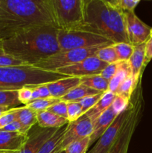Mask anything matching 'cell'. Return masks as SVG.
I'll use <instances>...</instances> for the list:
<instances>
[{
	"label": "cell",
	"mask_w": 152,
	"mask_h": 153,
	"mask_svg": "<svg viewBox=\"0 0 152 153\" xmlns=\"http://www.w3.org/2000/svg\"><path fill=\"white\" fill-rule=\"evenodd\" d=\"M80 84L101 93H105L109 90V82L100 75L81 77Z\"/></svg>",
	"instance_id": "obj_24"
},
{
	"label": "cell",
	"mask_w": 152,
	"mask_h": 153,
	"mask_svg": "<svg viewBox=\"0 0 152 153\" xmlns=\"http://www.w3.org/2000/svg\"><path fill=\"white\" fill-rule=\"evenodd\" d=\"M116 116L117 114L115 113L113 108L110 106L92 123L93 130L92 134L89 137V146L101 137L104 131L111 125Z\"/></svg>",
	"instance_id": "obj_16"
},
{
	"label": "cell",
	"mask_w": 152,
	"mask_h": 153,
	"mask_svg": "<svg viewBox=\"0 0 152 153\" xmlns=\"http://www.w3.org/2000/svg\"><path fill=\"white\" fill-rule=\"evenodd\" d=\"M104 93H100V94H95V95L89 96L85 98L82 99L81 100L78 102L82 107L83 114L86 113L89 110H90L97 102L100 100V99L102 97Z\"/></svg>",
	"instance_id": "obj_34"
},
{
	"label": "cell",
	"mask_w": 152,
	"mask_h": 153,
	"mask_svg": "<svg viewBox=\"0 0 152 153\" xmlns=\"http://www.w3.org/2000/svg\"><path fill=\"white\" fill-rule=\"evenodd\" d=\"M141 91H134L130 100L128 114L119 133L116 142L108 153H128L131 137L134 134L142 110Z\"/></svg>",
	"instance_id": "obj_7"
},
{
	"label": "cell",
	"mask_w": 152,
	"mask_h": 153,
	"mask_svg": "<svg viewBox=\"0 0 152 153\" xmlns=\"http://www.w3.org/2000/svg\"><path fill=\"white\" fill-rule=\"evenodd\" d=\"M61 100L59 99L55 98H48V99H40V100H36L31 101L26 105V107L32 109L33 111L37 112L46 111L51 106L54 105L56 103L59 102Z\"/></svg>",
	"instance_id": "obj_27"
},
{
	"label": "cell",
	"mask_w": 152,
	"mask_h": 153,
	"mask_svg": "<svg viewBox=\"0 0 152 153\" xmlns=\"http://www.w3.org/2000/svg\"><path fill=\"white\" fill-rule=\"evenodd\" d=\"M1 41H0V67H18V66L27 65L22 61H19L4 52L1 47Z\"/></svg>",
	"instance_id": "obj_32"
},
{
	"label": "cell",
	"mask_w": 152,
	"mask_h": 153,
	"mask_svg": "<svg viewBox=\"0 0 152 153\" xmlns=\"http://www.w3.org/2000/svg\"><path fill=\"white\" fill-rule=\"evenodd\" d=\"M58 30L82 29L84 25V0H52Z\"/></svg>",
	"instance_id": "obj_5"
},
{
	"label": "cell",
	"mask_w": 152,
	"mask_h": 153,
	"mask_svg": "<svg viewBox=\"0 0 152 153\" xmlns=\"http://www.w3.org/2000/svg\"><path fill=\"white\" fill-rule=\"evenodd\" d=\"M92 130L93 126L92 121L85 114L75 122L69 123L68 128L60 142L55 153L63 151L69 144L75 140L89 137L92 134Z\"/></svg>",
	"instance_id": "obj_9"
},
{
	"label": "cell",
	"mask_w": 152,
	"mask_h": 153,
	"mask_svg": "<svg viewBox=\"0 0 152 153\" xmlns=\"http://www.w3.org/2000/svg\"><path fill=\"white\" fill-rule=\"evenodd\" d=\"M83 115L82 107L79 102H67V120L69 123L75 122Z\"/></svg>",
	"instance_id": "obj_31"
},
{
	"label": "cell",
	"mask_w": 152,
	"mask_h": 153,
	"mask_svg": "<svg viewBox=\"0 0 152 153\" xmlns=\"http://www.w3.org/2000/svg\"><path fill=\"white\" fill-rule=\"evenodd\" d=\"M10 109L11 108H7V107H4V106H0V116H1L2 114H4V112L10 110Z\"/></svg>",
	"instance_id": "obj_43"
},
{
	"label": "cell",
	"mask_w": 152,
	"mask_h": 153,
	"mask_svg": "<svg viewBox=\"0 0 152 153\" xmlns=\"http://www.w3.org/2000/svg\"><path fill=\"white\" fill-rule=\"evenodd\" d=\"M37 112L25 105L19 107L16 120L19 121L28 131H30L31 128L37 123Z\"/></svg>",
	"instance_id": "obj_22"
},
{
	"label": "cell",
	"mask_w": 152,
	"mask_h": 153,
	"mask_svg": "<svg viewBox=\"0 0 152 153\" xmlns=\"http://www.w3.org/2000/svg\"><path fill=\"white\" fill-rule=\"evenodd\" d=\"M28 137V133L10 132L0 130V152H18L24 146Z\"/></svg>",
	"instance_id": "obj_14"
},
{
	"label": "cell",
	"mask_w": 152,
	"mask_h": 153,
	"mask_svg": "<svg viewBox=\"0 0 152 153\" xmlns=\"http://www.w3.org/2000/svg\"><path fill=\"white\" fill-rule=\"evenodd\" d=\"M128 108L116 116L111 125L104 131V134L95 142V145L88 153H108L116 142L119 133L128 114Z\"/></svg>",
	"instance_id": "obj_12"
},
{
	"label": "cell",
	"mask_w": 152,
	"mask_h": 153,
	"mask_svg": "<svg viewBox=\"0 0 152 153\" xmlns=\"http://www.w3.org/2000/svg\"><path fill=\"white\" fill-rule=\"evenodd\" d=\"M81 30L103 36L113 43H129L125 12L111 1L84 0V25Z\"/></svg>",
	"instance_id": "obj_3"
},
{
	"label": "cell",
	"mask_w": 152,
	"mask_h": 153,
	"mask_svg": "<svg viewBox=\"0 0 152 153\" xmlns=\"http://www.w3.org/2000/svg\"><path fill=\"white\" fill-rule=\"evenodd\" d=\"M151 37H152V28H151Z\"/></svg>",
	"instance_id": "obj_44"
},
{
	"label": "cell",
	"mask_w": 152,
	"mask_h": 153,
	"mask_svg": "<svg viewBox=\"0 0 152 153\" xmlns=\"http://www.w3.org/2000/svg\"><path fill=\"white\" fill-rule=\"evenodd\" d=\"M47 111L58 116L67 119V102H66L60 101L59 102L51 106L49 108L47 109Z\"/></svg>",
	"instance_id": "obj_38"
},
{
	"label": "cell",
	"mask_w": 152,
	"mask_h": 153,
	"mask_svg": "<svg viewBox=\"0 0 152 153\" xmlns=\"http://www.w3.org/2000/svg\"><path fill=\"white\" fill-rule=\"evenodd\" d=\"M20 105L18 91H0V106L14 108Z\"/></svg>",
	"instance_id": "obj_25"
},
{
	"label": "cell",
	"mask_w": 152,
	"mask_h": 153,
	"mask_svg": "<svg viewBox=\"0 0 152 153\" xmlns=\"http://www.w3.org/2000/svg\"><path fill=\"white\" fill-rule=\"evenodd\" d=\"M129 103V99L126 98V97H123V96L116 95L113 102H112L111 107L113 108L115 113L117 115H119V114L125 111L128 108Z\"/></svg>",
	"instance_id": "obj_33"
},
{
	"label": "cell",
	"mask_w": 152,
	"mask_h": 153,
	"mask_svg": "<svg viewBox=\"0 0 152 153\" xmlns=\"http://www.w3.org/2000/svg\"><path fill=\"white\" fill-rule=\"evenodd\" d=\"M152 59V37L145 43V64Z\"/></svg>",
	"instance_id": "obj_42"
},
{
	"label": "cell",
	"mask_w": 152,
	"mask_h": 153,
	"mask_svg": "<svg viewBox=\"0 0 152 153\" xmlns=\"http://www.w3.org/2000/svg\"><path fill=\"white\" fill-rule=\"evenodd\" d=\"M2 131H10V132H19V133H28V130L20 123L18 120L13 121V123H10L3 128Z\"/></svg>",
	"instance_id": "obj_41"
},
{
	"label": "cell",
	"mask_w": 152,
	"mask_h": 153,
	"mask_svg": "<svg viewBox=\"0 0 152 153\" xmlns=\"http://www.w3.org/2000/svg\"><path fill=\"white\" fill-rule=\"evenodd\" d=\"M58 40L61 49L60 52L114 44L103 36L81 29L58 30Z\"/></svg>",
	"instance_id": "obj_6"
},
{
	"label": "cell",
	"mask_w": 152,
	"mask_h": 153,
	"mask_svg": "<svg viewBox=\"0 0 152 153\" xmlns=\"http://www.w3.org/2000/svg\"><path fill=\"white\" fill-rule=\"evenodd\" d=\"M104 46H106L59 52L33 66L42 70L56 72L60 68L73 65L89 57L95 56L97 52Z\"/></svg>",
	"instance_id": "obj_8"
},
{
	"label": "cell",
	"mask_w": 152,
	"mask_h": 153,
	"mask_svg": "<svg viewBox=\"0 0 152 153\" xmlns=\"http://www.w3.org/2000/svg\"><path fill=\"white\" fill-rule=\"evenodd\" d=\"M131 75L136 84L140 81L142 70L145 67V43L134 46V52L129 59Z\"/></svg>",
	"instance_id": "obj_17"
},
{
	"label": "cell",
	"mask_w": 152,
	"mask_h": 153,
	"mask_svg": "<svg viewBox=\"0 0 152 153\" xmlns=\"http://www.w3.org/2000/svg\"><path fill=\"white\" fill-rule=\"evenodd\" d=\"M58 33L55 25L37 27L2 40L1 47L8 55L33 66L61 51Z\"/></svg>",
	"instance_id": "obj_2"
},
{
	"label": "cell",
	"mask_w": 152,
	"mask_h": 153,
	"mask_svg": "<svg viewBox=\"0 0 152 153\" xmlns=\"http://www.w3.org/2000/svg\"><path fill=\"white\" fill-rule=\"evenodd\" d=\"M126 31L130 44L137 46L145 43L151 37V28L143 22L134 11L125 12Z\"/></svg>",
	"instance_id": "obj_11"
},
{
	"label": "cell",
	"mask_w": 152,
	"mask_h": 153,
	"mask_svg": "<svg viewBox=\"0 0 152 153\" xmlns=\"http://www.w3.org/2000/svg\"><path fill=\"white\" fill-rule=\"evenodd\" d=\"M116 94L107 91L104 93L102 97L100 99L99 101L90 109L88 111L85 115L90 119L92 123H93L108 108L111 106L112 102L115 98Z\"/></svg>",
	"instance_id": "obj_19"
},
{
	"label": "cell",
	"mask_w": 152,
	"mask_h": 153,
	"mask_svg": "<svg viewBox=\"0 0 152 153\" xmlns=\"http://www.w3.org/2000/svg\"><path fill=\"white\" fill-rule=\"evenodd\" d=\"M118 67H119V62L113 63V64H108L104 70L101 71L100 73V76L103 78V79H106L107 81L110 82L112 79V78L115 76L116 71L118 70Z\"/></svg>",
	"instance_id": "obj_39"
},
{
	"label": "cell",
	"mask_w": 152,
	"mask_h": 153,
	"mask_svg": "<svg viewBox=\"0 0 152 153\" xmlns=\"http://www.w3.org/2000/svg\"><path fill=\"white\" fill-rule=\"evenodd\" d=\"M18 108L19 107L10 109L0 116V130L13 123V121L16 120Z\"/></svg>",
	"instance_id": "obj_35"
},
{
	"label": "cell",
	"mask_w": 152,
	"mask_h": 153,
	"mask_svg": "<svg viewBox=\"0 0 152 153\" xmlns=\"http://www.w3.org/2000/svg\"><path fill=\"white\" fill-rule=\"evenodd\" d=\"M89 147V137H85L79 140H75L65 148L66 153H86Z\"/></svg>",
	"instance_id": "obj_30"
},
{
	"label": "cell",
	"mask_w": 152,
	"mask_h": 153,
	"mask_svg": "<svg viewBox=\"0 0 152 153\" xmlns=\"http://www.w3.org/2000/svg\"><path fill=\"white\" fill-rule=\"evenodd\" d=\"M37 125L43 128H59L68 124V120L58 116L49 111L37 112Z\"/></svg>",
	"instance_id": "obj_18"
},
{
	"label": "cell",
	"mask_w": 152,
	"mask_h": 153,
	"mask_svg": "<svg viewBox=\"0 0 152 153\" xmlns=\"http://www.w3.org/2000/svg\"><path fill=\"white\" fill-rule=\"evenodd\" d=\"M67 77L69 76L31 65L0 67V91H19L23 88H35Z\"/></svg>",
	"instance_id": "obj_4"
},
{
	"label": "cell",
	"mask_w": 152,
	"mask_h": 153,
	"mask_svg": "<svg viewBox=\"0 0 152 153\" xmlns=\"http://www.w3.org/2000/svg\"><path fill=\"white\" fill-rule=\"evenodd\" d=\"M107 65L96 56H92L73 65L58 69L56 72L69 76L81 78L99 75Z\"/></svg>",
	"instance_id": "obj_10"
},
{
	"label": "cell",
	"mask_w": 152,
	"mask_h": 153,
	"mask_svg": "<svg viewBox=\"0 0 152 153\" xmlns=\"http://www.w3.org/2000/svg\"><path fill=\"white\" fill-rule=\"evenodd\" d=\"M68 124L58 128L55 134L41 146L37 153H55L60 142L68 128Z\"/></svg>",
	"instance_id": "obj_23"
},
{
	"label": "cell",
	"mask_w": 152,
	"mask_h": 153,
	"mask_svg": "<svg viewBox=\"0 0 152 153\" xmlns=\"http://www.w3.org/2000/svg\"><path fill=\"white\" fill-rule=\"evenodd\" d=\"M137 85H138V84H136L134 82L132 76H130L119 85L117 91H116V95L123 96V97L131 100V96L135 91Z\"/></svg>",
	"instance_id": "obj_29"
},
{
	"label": "cell",
	"mask_w": 152,
	"mask_h": 153,
	"mask_svg": "<svg viewBox=\"0 0 152 153\" xmlns=\"http://www.w3.org/2000/svg\"><path fill=\"white\" fill-rule=\"evenodd\" d=\"M50 25L57 27L52 0H0V41Z\"/></svg>",
	"instance_id": "obj_1"
},
{
	"label": "cell",
	"mask_w": 152,
	"mask_h": 153,
	"mask_svg": "<svg viewBox=\"0 0 152 153\" xmlns=\"http://www.w3.org/2000/svg\"><path fill=\"white\" fill-rule=\"evenodd\" d=\"M100 93L101 92H98L95 90L89 88L80 84V85L72 90L66 95L60 99V100L63 102H78L80 100L85 98V97L95 95V94H100Z\"/></svg>",
	"instance_id": "obj_21"
},
{
	"label": "cell",
	"mask_w": 152,
	"mask_h": 153,
	"mask_svg": "<svg viewBox=\"0 0 152 153\" xmlns=\"http://www.w3.org/2000/svg\"><path fill=\"white\" fill-rule=\"evenodd\" d=\"M95 56L98 59L104 61V63L107 64L119 62V59H118L117 55H116L114 47H113V44L104 46L101 49H100L97 52Z\"/></svg>",
	"instance_id": "obj_26"
},
{
	"label": "cell",
	"mask_w": 152,
	"mask_h": 153,
	"mask_svg": "<svg viewBox=\"0 0 152 153\" xmlns=\"http://www.w3.org/2000/svg\"><path fill=\"white\" fill-rule=\"evenodd\" d=\"M59 153H66V152H65V151L63 150V151H62V152H60Z\"/></svg>",
	"instance_id": "obj_45"
},
{
	"label": "cell",
	"mask_w": 152,
	"mask_h": 153,
	"mask_svg": "<svg viewBox=\"0 0 152 153\" xmlns=\"http://www.w3.org/2000/svg\"><path fill=\"white\" fill-rule=\"evenodd\" d=\"M19 100L22 105H26L28 102L31 101L32 97V88H23L18 91Z\"/></svg>",
	"instance_id": "obj_40"
},
{
	"label": "cell",
	"mask_w": 152,
	"mask_h": 153,
	"mask_svg": "<svg viewBox=\"0 0 152 153\" xmlns=\"http://www.w3.org/2000/svg\"><path fill=\"white\" fill-rule=\"evenodd\" d=\"M52 98L50 92L46 87V85H39V86L32 88V97L31 101L40 99H48Z\"/></svg>",
	"instance_id": "obj_37"
},
{
	"label": "cell",
	"mask_w": 152,
	"mask_h": 153,
	"mask_svg": "<svg viewBox=\"0 0 152 153\" xmlns=\"http://www.w3.org/2000/svg\"><path fill=\"white\" fill-rule=\"evenodd\" d=\"M80 85V78L73 76H69L51 83L46 84L50 92L51 97L59 100Z\"/></svg>",
	"instance_id": "obj_15"
},
{
	"label": "cell",
	"mask_w": 152,
	"mask_h": 153,
	"mask_svg": "<svg viewBox=\"0 0 152 153\" xmlns=\"http://www.w3.org/2000/svg\"><path fill=\"white\" fill-rule=\"evenodd\" d=\"M113 4L123 12H133L140 2L139 0H111Z\"/></svg>",
	"instance_id": "obj_36"
},
{
	"label": "cell",
	"mask_w": 152,
	"mask_h": 153,
	"mask_svg": "<svg viewBox=\"0 0 152 153\" xmlns=\"http://www.w3.org/2000/svg\"><path fill=\"white\" fill-rule=\"evenodd\" d=\"M58 128H43L37 124L28 131V137L22 149L16 152H0V153H37L41 146L55 134Z\"/></svg>",
	"instance_id": "obj_13"
},
{
	"label": "cell",
	"mask_w": 152,
	"mask_h": 153,
	"mask_svg": "<svg viewBox=\"0 0 152 153\" xmlns=\"http://www.w3.org/2000/svg\"><path fill=\"white\" fill-rule=\"evenodd\" d=\"M131 75L129 61H119V67L115 76L109 82L108 91L116 94L119 85Z\"/></svg>",
	"instance_id": "obj_20"
},
{
	"label": "cell",
	"mask_w": 152,
	"mask_h": 153,
	"mask_svg": "<svg viewBox=\"0 0 152 153\" xmlns=\"http://www.w3.org/2000/svg\"><path fill=\"white\" fill-rule=\"evenodd\" d=\"M119 61H128L132 55L134 47L128 43H118L113 44Z\"/></svg>",
	"instance_id": "obj_28"
}]
</instances>
